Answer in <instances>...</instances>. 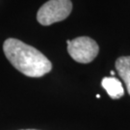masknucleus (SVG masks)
Masks as SVG:
<instances>
[{"mask_svg":"<svg viewBox=\"0 0 130 130\" xmlns=\"http://www.w3.org/2000/svg\"><path fill=\"white\" fill-rule=\"evenodd\" d=\"M3 51L10 63L28 77H42L52 70L51 62L42 52L18 39H7Z\"/></svg>","mask_w":130,"mask_h":130,"instance_id":"1","label":"nucleus"},{"mask_svg":"<svg viewBox=\"0 0 130 130\" xmlns=\"http://www.w3.org/2000/svg\"><path fill=\"white\" fill-rule=\"evenodd\" d=\"M72 10L70 0H49L38 11L37 19L42 25L47 26L66 19Z\"/></svg>","mask_w":130,"mask_h":130,"instance_id":"2","label":"nucleus"},{"mask_svg":"<svg viewBox=\"0 0 130 130\" xmlns=\"http://www.w3.org/2000/svg\"><path fill=\"white\" fill-rule=\"evenodd\" d=\"M68 52L74 61L88 64L98 56L99 47L96 42L89 37H78L72 41L68 40Z\"/></svg>","mask_w":130,"mask_h":130,"instance_id":"3","label":"nucleus"},{"mask_svg":"<svg viewBox=\"0 0 130 130\" xmlns=\"http://www.w3.org/2000/svg\"><path fill=\"white\" fill-rule=\"evenodd\" d=\"M101 85L106 90L109 96L113 99L121 98L124 94V89L122 87L121 82L114 76L104 77L101 81Z\"/></svg>","mask_w":130,"mask_h":130,"instance_id":"4","label":"nucleus"},{"mask_svg":"<svg viewBox=\"0 0 130 130\" xmlns=\"http://www.w3.org/2000/svg\"><path fill=\"white\" fill-rule=\"evenodd\" d=\"M115 67L118 74L125 84L127 92L130 95V56H122L118 58Z\"/></svg>","mask_w":130,"mask_h":130,"instance_id":"5","label":"nucleus"},{"mask_svg":"<svg viewBox=\"0 0 130 130\" xmlns=\"http://www.w3.org/2000/svg\"><path fill=\"white\" fill-rule=\"evenodd\" d=\"M110 74H111V75H115V71H113V70H111V72H110Z\"/></svg>","mask_w":130,"mask_h":130,"instance_id":"6","label":"nucleus"},{"mask_svg":"<svg viewBox=\"0 0 130 130\" xmlns=\"http://www.w3.org/2000/svg\"><path fill=\"white\" fill-rule=\"evenodd\" d=\"M21 130H38V129H21Z\"/></svg>","mask_w":130,"mask_h":130,"instance_id":"7","label":"nucleus"}]
</instances>
